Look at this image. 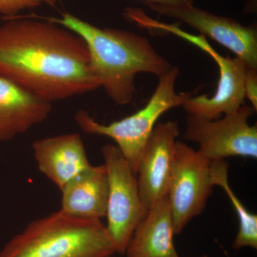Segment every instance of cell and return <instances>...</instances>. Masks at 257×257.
Returning <instances> with one entry per match:
<instances>
[{"mask_svg":"<svg viewBox=\"0 0 257 257\" xmlns=\"http://www.w3.org/2000/svg\"><path fill=\"white\" fill-rule=\"evenodd\" d=\"M0 74L51 103L100 87L84 40L47 18L0 26Z\"/></svg>","mask_w":257,"mask_h":257,"instance_id":"cell-1","label":"cell"},{"mask_svg":"<svg viewBox=\"0 0 257 257\" xmlns=\"http://www.w3.org/2000/svg\"><path fill=\"white\" fill-rule=\"evenodd\" d=\"M78 35L85 42L93 74L116 104L126 105L136 93L135 79L145 72L160 77L172 67L145 37L113 28H100L69 13L47 18Z\"/></svg>","mask_w":257,"mask_h":257,"instance_id":"cell-2","label":"cell"},{"mask_svg":"<svg viewBox=\"0 0 257 257\" xmlns=\"http://www.w3.org/2000/svg\"><path fill=\"white\" fill-rule=\"evenodd\" d=\"M106 226L59 210L32 221L0 251V257H112Z\"/></svg>","mask_w":257,"mask_h":257,"instance_id":"cell-3","label":"cell"},{"mask_svg":"<svg viewBox=\"0 0 257 257\" xmlns=\"http://www.w3.org/2000/svg\"><path fill=\"white\" fill-rule=\"evenodd\" d=\"M179 69L175 66L158 77V84L146 105L134 114L102 124L84 109L74 116L76 123L84 133L107 137L114 140L123 157L137 174L142 154L162 114L173 108L183 106L193 96L192 92H177L176 82Z\"/></svg>","mask_w":257,"mask_h":257,"instance_id":"cell-4","label":"cell"},{"mask_svg":"<svg viewBox=\"0 0 257 257\" xmlns=\"http://www.w3.org/2000/svg\"><path fill=\"white\" fill-rule=\"evenodd\" d=\"M143 28L172 34L184 39L208 54L217 64L219 78L215 94L192 96L182 106L189 115L207 119H216L221 115L237 110L245 100V73L247 66L237 57L223 56L214 50L203 35H191L175 25L157 21L149 16L143 20Z\"/></svg>","mask_w":257,"mask_h":257,"instance_id":"cell-5","label":"cell"},{"mask_svg":"<svg viewBox=\"0 0 257 257\" xmlns=\"http://www.w3.org/2000/svg\"><path fill=\"white\" fill-rule=\"evenodd\" d=\"M109 181L106 229L115 251L124 255L135 229L146 214L137 174L116 145L101 147Z\"/></svg>","mask_w":257,"mask_h":257,"instance_id":"cell-6","label":"cell"},{"mask_svg":"<svg viewBox=\"0 0 257 257\" xmlns=\"http://www.w3.org/2000/svg\"><path fill=\"white\" fill-rule=\"evenodd\" d=\"M256 111L243 104L216 119L188 114L183 138L197 143V151L210 162L231 157L256 159L257 126L248 122Z\"/></svg>","mask_w":257,"mask_h":257,"instance_id":"cell-7","label":"cell"},{"mask_svg":"<svg viewBox=\"0 0 257 257\" xmlns=\"http://www.w3.org/2000/svg\"><path fill=\"white\" fill-rule=\"evenodd\" d=\"M211 163L197 150L177 141L167 192L175 234L204 211L214 187Z\"/></svg>","mask_w":257,"mask_h":257,"instance_id":"cell-8","label":"cell"},{"mask_svg":"<svg viewBox=\"0 0 257 257\" xmlns=\"http://www.w3.org/2000/svg\"><path fill=\"white\" fill-rule=\"evenodd\" d=\"M147 6L157 14L187 24L201 35L231 51L248 68L257 69V30L253 25L245 26L233 19L212 14L194 5Z\"/></svg>","mask_w":257,"mask_h":257,"instance_id":"cell-9","label":"cell"},{"mask_svg":"<svg viewBox=\"0 0 257 257\" xmlns=\"http://www.w3.org/2000/svg\"><path fill=\"white\" fill-rule=\"evenodd\" d=\"M179 135L177 121L158 122L144 149L137 178L140 199L146 212L167 196Z\"/></svg>","mask_w":257,"mask_h":257,"instance_id":"cell-10","label":"cell"},{"mask_svg":"<svg viewBox=\"0 0 257 257\" xmlns=\"http://www.w3.org/2000/svg\"><path fill=\"white\" fill-rule=\"evenodd\" d=\"M52 103L0 74V142L27 133L45 121Z\"/></svg>","mask_w":257,"mask_h":257,"instance_id":"cell-11","label":"cell"},{"mask_svg":"<svg viewBox=\"0 0 257 257\" xmlns=\"http://www.w3.org/2000/svg\"><path fill=\"white\" fill-rule=\"evenodd\" d=\"M32 150L39 170L60 190L91 165L82 138L77 133L40 139L32 144Z\"/></svg>","mask_w":257,"mask_h":257,"instance_id":"cell-12","label":"cell"},{"mask_svg":"<svg viewBox=\"0 0 257 257\" xmlns=\"http://www.w3.org/2000/svg\"><path fill=\"white\" fill-rule=\"evenodd\" d=\"M61 210L88 219L106 216L109 181L104 165L89 166L69 181L63 188Z\"/></svg>","mask_w":257,"mask_h":257,"instance_id":"cell-13","label":"cell"},{"mask_svg":"<svg viewBox=\"0 0 257 257\" xmlns=\"http://www.w3.org/2000/svg\"><path fill=\"white\" fill-rule=\"evenodd\" d=\"M173 218L167 196L147 211L130 239L126 257H179L174 243Z\"/></svg>","mask_w":257,"mask_h":257,"instance_id":"cell-14","label":"cell"},{"mask_svg":"<svg viewBox=\"0 0 257 257\" xmlns=\"http://www.w3.org/2000/svg\"><path fill=\"white\" fill-rule=\"evenodd\" d=\"M210 175L213 185L219 186L233 204L239 219V231L232 247L236 251L243 247L257 248V216L247 210L231 188L228 179V163L225 160L211 162Z\"/></svg>","mask_w":257,"mask_h":257,"instance_id":"cell-15","label":"cell"},{"mask_svg":"<svg viewBox=\"0 0 257 257\" xmlns=\"http://www.w3.org/2000/svg\"><path fill=\"white\" fill-rule=\"evenodd\" d=\"M59 0H0V15L13 18L20 12L42 5L55 7Z\"/></svg>","mask_w":257,"mask_h":257,"instance_id":"cell-16","label":"cell"},{"mask_svg":"<svg viewBox=\"0 0 257 257\" xmlns=\"http://www.w3.org/2000/svg\"><path fill=\"white\" fill-rule=\"evenodd\" d=\"M245 98H247L251 106L257 110V69L246 68L245 73L244 84Z\"/></svg>","mask_w":257,"mask_h":257,"instance_id":"cell-17","label":"cell"},{"mask_svg":"<svg viewBox=\"0 0 257 257\" xmlns=\"http://www.w3.org/2000/svg\"><path fill=\"white\" fill-rule=\"evenodd\" d=\"M146 5H160V6H182L194 5L193 0H140Z\"/></svg>","mask_w":257,"mask_h":257,"instance_id":"cell-18","label":"cell"},{"mask_svg":"<svg viewBox=\"0 0 257 257\" xmlns=\"http://www.w3.org/2000/svg\"><path fill=\"white\" fill-rule=\"evenodd\" d=\"M196 257H208V256L207 254H202V255H200V256H196Z\"/></svg>","mask_w":257,"mask_h":257,"instance_id":"cell-19","label":"cell"}]
</instances>
